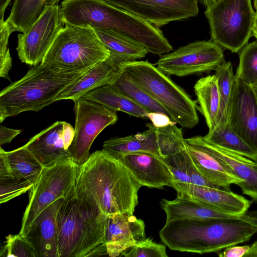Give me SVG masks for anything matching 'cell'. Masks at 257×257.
<instances>
[{"mask_svg": "<svg viewBox=\"0 0 257 257\" xmlns=\"http://www.w3.org/2000/svg\"><path fill=\"white\" fill-rule=\"evenodd\" d=\"M186 149L201 174L210 182L229 190L231 184L238 185L243 181L212 151L203 137L185 139Z\"/></svg>", "mask_w": 257, "mask_h": 257, "instance_id": "14", "label": "cell"}, {"mask_svg": "<svg viewBox=\"0 0 257 257\" xmlns=\"http://www.w3.org/2000/svg\"><path fill=\"white\" fill-rule=\"evenodd\" d=\"M122 70L160 103L176 123L188 128L198 123L196 102L153 64L148 61H128L123 64Z\"/></svg>", "mask_w": 257, "mask_h": 257, "instance_id": "5", "label": "cell"}, {"mask_svg": "<svg viewBox=\"0 0 257 257\" xmlns=\"http://www.w3.org/2000/svg\"><path fill=\"white\" fill-rule=\"evenodd\" d=\"M115 158L124 164L142 186L158 189L172 187V174L161 157L150 153L138 152Z\"/></svg>", "mask_w": 257, "mask_h": 257, "instance_id": "16", "label": "cell"}, {"mask_svg": "<svg viewBox=\"0 0 257 257\" xmlns=\"http://www.w3.org/2000/svg\"><path fill=\"white\" fill-rule=\"evenodd\" d=\"M54 2L56 3V4H57V3L60 1V0H53Z\"/></svg>", "mask_w": 257, "mask_h": 257, "instance_id": "50", "label": "cell"}, {"mask_svg": "<svg viewBox=\"0 0 257 257\" xmlns=\"http://www.w3.org/2000/svg\"><path fill=\"white\" fill-rule=\"evenodd\" d=\"M146 238L144 221L133 214L107 216L104 244L108 256H121L124 251Z\"/></svg>", "mask_w": 257, "mask_h": 257, "instance_id": "15", "label": "cell"}, {"mask_svg": "<svg viewBox=\"0 0 257 257\" xmlns=\"http://www.w3.org/2000/svg\"><path fill=\"white\" fill-rule=\"evenodd\" d=\"M63 136L66 147L69 149L75 136V129L69 123L65 121L63 130Z\"/></svg>", "mask_w": 257, "mask_h": 257, "instance_id": "43", "label": "cell"}, {"mask_svg": "<svg viewBox=\"0 0 257 257\" xmlns=\"http://www.w3.org/2000/svg\"><path fill=\"white\" fill-rule=\"evenodd\" d=\"M209 143L257 161V152L239 137L227 123L216 126L203 137Z\"/></svg>", "mask_w": 257, "mask_h": 257, "instance_id": "29", "label": "cell"}, {"mask_svg": "<svg viewBox=\"0 0 257 257\" xmlns=\"http://www.w3.org/2000/svg\"><path fill=\"white\" fill-rule=\"evenodd\" d=\"M5 154L15 178L33 184L37 181L44 167L25 145Z\"/></svg>", "mask_w": 257, "mask_h": 257, "instance_id": "28", "label": "cell"}, {"mask_svg": "<svg viewBox=\"0 0 257 257\" xmlns=\"http://www.w3.org/2000/svg\"><path fill=\"white\" fill-rule=\"evenodd\" d=\"M14 178L10 169L5 151L2 147L0 149V180Z\"/></svg>", "mask_w": 257, "mask_h": 257, "instance_id": "42", "label": "cell"}, {"mask_svg": "<svg viewBox=\"0 0 257 257\" xmlns=\"http://www.w3.org/2000/svg\"><path fill=\"white\" fill-rule=\"evenodd\" d=\"M73 101L75 136L69 150L71 158L80 165L88 159L96 138L107 126L115 123L118 116L116 112L82 97Z\"/></svg>", "mask_w": 257, "mask_h": 257, "instance_id": "9", "label": "cell"}, {"mask_svg": "<svg viewBox=\"0 0 257 257\" xmlns=\"http://www.w3.org/2000/svg\"><path fill=\"white\" fill-rule=\"evenodd\" d=\"M55 4L53 0H15L5 22L13 32L26 33L46 7Z\"/></svg>", "mask_w": 257, "mask_h": 257, "instance_id": "27", "label": "cell"}, {"mask_svg": "<svg viewBox=\"0 0 257 257\" xmlns=\"http://www.w3.org/2000/svg\"><path fill=\"white\" fill-rule=\"evenodd\" d=\"M125 257H168L166 246L149 238L131 246L121 255Z\"/></svg>", "mask_w": 257, "mask_h": 257, "instance_id": "36", "label": "cell"}, {"mask_svg": "<svg viewBox=\"0 0 257 257\" xmlns=\"http://www.w3.org/2000/svg\"><path fill=\"white\" fill-rule=\"evenodd\" d=\"M34 184L15 178L0 180V203H6L30 190Z\"/></svg>", "mask_w": 257, "mask_h": 257, "instance_id": "38", "label": "cell"}, {"mask_svg": "<svg viewBox=\"0 0 257 257\" xmlns=\"http://www.w3.org/2000/svg\"><path fill=\"white\" fill-rule=\"evenodd\" d=\"M178 194L194 199L221 211L239 216L249 208L251 202L243 196L224 188L173 182Z\"/></svg>", "mask_w": 257, "mask_h": 257, "instance_id": "17", "label": "cell"}, {"mask_svg": "<svg viewBox=\"0 0 257 257\" xmlns=\"http://www.w3.org/2000/svg\"><path fill=\"white\" fill-rule=\"evenodd\" d=\"M141 187L124 164L103 149L79 165L75 191L108 216L134 214Z\"/></svg>", "mask_w": 257, "mask_h": 257, "instance_id": "1", "label": "cell"}, {"mask_svg": "<svg viewBox=\"0 0 257 257\" xmlns=\"http://www.w3.org/2000/svg\"><path fill=\"white\" fill-rule=\"evenodd\" d=\"M189 156V153L186 149L163 159L172 174L173 182L190 184L188 175Z\"/></svg>", "mask_w": 257, "mask_h": 257, "instance_id": "35", "label": "cell"}, {"mask_svg": "<svg viewBox=\"0 0 257 257\" xmlns=\"http://www.w3.org/2000/svg\"><path fill=\"white\" fill-rule=\"evenodd\" d=\"M257 233V210L231 218L166 221L159 231L171 250L203 254L248 241Z\"/></svg>", "mask_w": 257, "mask_h": 257, "instance_id": "2", "label": "cell"}, {"mask_svg": "<svg viewBox=\"0 0 257 257\" xmlns=\"http://www.w3.org/2000/svg\"><path fill=\"white\" fill-rule=\"evenodd\" d=\"M199 109L204 116L209 130L216 125L220 106V96L215 75H207L197 81L194 86Z\"/></svg>", "mask_w": 257, "mask_h": 257, "instance_id": "25", "label": "cell"}, {"mask_svg": "<svg viewBox=\"0 0 257 257\" xmlns=\"http://www.w3.org/2000/svg\"><path fill=\"white\" fill-rule=\"evenodd\" d=\"M146 125L148 129L142 133L108 139L103 143V149L114 157L138 152L150 153L161 157L155 126L150 123H147Z\"/></svg>", "mask_w": 257, "mask_h": 257, "instance_id": "23", "label": "cell"}, {"mask_svg": "<svg viewBox=\"0 0 257 257\" xmlns=\"http://www.w3.org/2000/svg\"><path fill=\"white\" fill-rule=\"evenodd\" d=\"M64 25L60 6H47L29 31L18 35L16 50L20 60L32 66L41 63Z\"/></svg>", "mask_w": 257, "mask_h": 257, "instance_id": "11", "label": "cell"}, {"mask_svg": "<svg viewBox=\"0 0 257 257\" xmlns=\"http://www.w3.org/2000/svg\"><path fill=\"white\" fill-rule=\"evenodd\" d=\"M227 123L257 152V96L252 86L236 77L228 105Z\"/></svg>", "mask_w": 257, "mask_h": 257, "instance_id": "13", "label": "cell"}, {"mask_svg": "<svg viewBox=\"0 0 257 257\" xmlns=\"http://www.w3.org/2000/svg\"><path fill=\"white\" fill-rule=\"evenodd\" d=\"M126 62L121 58L110 54L107 59L94 66L64 89L56 97V101L64 99L74 101L96 88L110 84Z\"/></svg>", "mask_w": 257, "mask_h": 257, "instance_id": "18", "label": "cell"}, {"mask_svg": "<svg viewBox=\"0 0 257 257\" xmlns=\"http://www.w3.org/2000/svg\"><path fill=\"white\" fill-rule=\"evenodd\" d=\"M214 71L220 96V110L215 126H224L227 123V107L236 76L229 61L219 64Z\"/></svg>", "mask_w": 257, "mask_h": 257, "instance_id": "31", "label": "cell"}, {"mask_svg": "<svg viewBox=\"0 0 257 257\" xmlns=\"http://www.w3.org/2000/svg\"><path fill=\"white\" fill-rule=\"evenodd\" d=\"M166 215V221L179 219H209L237 217L209 206L194 199L178 194L174 200L163 199L160 202Z\"/></svg>", "mask_w": 257, "mask_h": 257, "instance_id": "21", "label": "cell"}, {"mask_svg": "<svg viewBox=\"0 0 257 257\" xmlns=\"http://www.w3.org/2000/svg\"><path fill=\"white\" fill-rule=\"evenodd\" d=\"M155 127L158 136L160 156L163 159L186 149L182 129L178 128L176 123Z\"/></svg>", "mask_w": 257, "mask_h": 257, "instance_id": "32", "label": "cell"}, {"mask_svg": "<svg viewBox=\"0 0 257 257\" xmlns=\"http://www.w3.org/2000/svg\"><path fill=\"white\" fill-rule=\"evenodd\" d=\"M94 31L110 55L128 62L143 58L148 53L141 44L123 33L108 29H95Z\"/></svg>", "mask_w": 257, "mask_h": 257, "instance_id": "26", "label": "cell"}, {"mask_svg": "<svg viewBox=\"0 0 257 257\" xmlns=\"http://www.w3.org/2000/svg\"><path fill=\"white\" fill-rule=\"evenodd\" d=\"M235 76L251 86L257 84V40L247 43L239 51Z\"/></svg>", "mask_w": 257, "mask_h": 257, "instance_id": "33", "label": "cell"}, {"mask_svg": "<svg viewBox=\"0 0 257 257\" xmlns=\"http://www.w3.org/2000/svg\"><path fill=\"white\" fill-rule=\"evenodd\" d=\"M203 4L206 6V8L213 4L216 0H202Z\"/></svg>", "mask_w": 257, "mask_h": 257, "instance_id": "45", "label": "cell"}, {"mask_svg": "<svg viewBox=\"0 0 257 257\" xmlns=\"http://www.w3.org/2000/svg\"><path fill=\"white\" fill-rule=\"evenodd\" d=\"M63 198L54 201L43 210L26 235L33 243L38 257H58L57 215Z\"/></svg>", "mask_w": 257, "mask_h": 257, "instance_id": "19", "label": "cell"}, {"mask_svg": "<svg viewBox=\"0 0 257 257\" xmlns=\"http://www.w3.org/2000/svg\"><path fill=\"white\" fill-rule=\"evenodd\" d=\"M252 36H254L256 40H257V28L254 27L252 31Z\"/></svg>", "mask_w": 257, "mask_h": 257, "instance_id": "46", "label": "cell"}, {"mask_svg": "<svg viewBox=\"0 0 257 257\" xmlns=\"http://www.w3.org/2000/svg\"><path fill=\"white\" fill-rule=\"evenodd\" d=\"M109 56L94 29L65 25L41 63L57 72L85 71Z\"/></svg>", "mask_w": 257, "mask_h": 257, "instance_id": "6", "label": "cell"}, {"mask_svg": "<svg viewBox=\"0 0 257 257\" xmlns=\"http://www.w3.org/2000/svg\"><path fill=\"white\" fill-rule=\"evenodd\" d=\"M209 145L213 153L243 181L238 185L242 193L257 201V161L210 143Z\"/></svg>", "mask_w": 257, "mask_h": 257, "instance_id": "22", "label": "cell"}, {"mask_svg": "<svg viewBox=\"0 0 257 257\" xmlns=\"http://www.w3.org/2000/svg\"><path fill=\"white\" fill-rule=\"evenodd\" d=\"M254 27L257 28V15H256L255 22H254Z\"/></svg>", "mask_w": 257, "mask_h": 257, "instance_id": "49", "label": "cell"}, {"mask_svg": "<svg viewBox=\"0 0 257 257\" xmlns=\"http://www.w3.org/2000/svg\"><path fill=\"white\" fill-rule=\"evenodd\" d=\"M4 16H1L0 22V76L10 80L9 73L12 67V59L8 46L9 37L14 32L4 21Z\"/></svg>", "mask_w": 257, "mask_h": 257, "instance_id": "37", "label": "cell"}, {"mask_svg": "<svg viewBox=\"0 0 257 257\" xmlns=\"http://www.w3.org/2000/svg\"><path fill=\"white\" fill-rule=\"evenodd\" d=\"M225 61L220 46L212 40L201 41L161 56L156 64L166 74L183 77L209 72Z\"/></svg>", "mask_w": 257, "mask_h": 257, "instance_id": "10", "label": "cell"}, {"mask_svg": "<svg viewBox=\"0 0 257 257\" xmlns=\"http://www.w3.org/2000/svg\"><path fill=\"white\" fill-rule=\"evenodd\" d=\"M1 256L38 257L33 243L20 234L6 236L5 245L2 247Z\"/></svg>", "mask_w": 257, "mask_h": 257, "instance_id": "34", "label": "cell"}, {"mask_svg": "<svg viewBox=\"0 0 257 257\" xmlns=\"http://www.w3.org/2000/svg\"><path fill=\"white\" fill-rule=\"evenodd\" d=\"M147 117L151 120L152 123L157 127L176 123L168 115L161 112H149Z\"/></svg>", "mask_w": 257, "mask_h": 257, "instance_id": "39", "label": "cell"}, {"mask_svg": "<svg viewBox=\"0 0 257 257\" xmlns=\"http://www.w3.org/2000/svg\"><path fill=\"white\" fill-rule=\"evenodd\" d=\"M64 122V121L54 122L33 137L25 144L44 167L71 158L63 136Z\"/></svg>", "mask_w": 257, "mask_h": 257, "instance_id": "20", "label": "cell"}, {"mask_svg": "<svg viewBox=\"0 0 257 257\" xmlns=\"http://www.w3.org/2000/svg\"><path fill=\"white\" fill-rule=\"evenodd\" d=\"M21 133L20 130L12 129L1 125L0 126V145L10 143L16 136Z\"/></svg>", "mask_w": 257, "mask_h": 257, "instance_id": "41", "label": "cell"}, {"mask_svg": "<svg viewBox=\"0 0 257 257\" xmlns=\"http://www.w3.org/2000/svg\"><path fill=\"white\" fill-rule=\"evenodd\" d=\"M159 28L198 14V0H104Z\"/></svg>", "mask_w": 257, "mask_h": 257, "instance_id": "12", "label": "cell"}, {"mask_svg": "<svg viewBox=\"0 0 257 257\" xmlns=\"http://www.w3.org/2000/svg\"><path fill=\"white\" fill-rule=\"evenodd\" d=\"M244 256H257V241L251 246Z\"/></svg>", "mask_w": 257, "mask_h": 257, "instance_id": "44", "label": "cell"}, {"mask_svg": "<svg viewBox=\"0 0 257 257\" xmlns=\"http://www.w3.org/2000/svg\"><path fill=\"white\" fill-rule=\"evenodd\" d=\"M205 15L212 41L232 53L239 52L252 36L256 13L251 0H216Z\"/></svg>", "mask_w": 257, "mask_h": 257, "instance_id": "7", "label": "cell"}, {"mask_svg": "<svg viewBox=\"0 0 257 257\" xmlns=\"http://www.w3.org/2000/svg\"><path fill=\"white\" fill-rule=\"evenodd\" d=\"M87 71L60 72L43 63L33 66L24 77L1 90L0 122L23 112L41 110Z\"/></svg>", "mask_w": 257, "mask_h": 257, "instance_id": "4", "label": "cell"}, {"mask_svg": "<svg viewBox=\"0 0 257 257\" xmlns=\"http://www.w3.org/2000/svg\"><path fill=\"white\" fill-rule=\"evenodd\" d=\"M79 166L72 158H68L44 167L30 190L29 201L24 213L19 234L26 236L43 210L75 189Z\"/></svg>", "mask_w": 257, "mask_h": 257, "instance_id": "8", "label": "cell"}, {"mask_svg": "<svg viewBox=\"0 0 257 257\" xmlns=\"http://www.w3.org/2000/svg\"><path fill=\"white\" fill-rule=\"evenodd\" d=\"M253 6L256 15H257V0H254Z\"/></svg>", "mask_w": 257, "mask_h": 257, "instance_id": "47", "label": "cell"}, {"mask_svg": "<svg viewBox=\"0 0 257 257\" xmlns=\"http://www.w3.org/2000/svg\"><path fill=\"white\" fill-rule=\"evenodd\" d=\"M82 97L102 104L115 112H124L137 117H147L149 112L111 84L96 88Z\"/></svg>", "mask_w": 257, "mask_h": 257, "instance_id": "24", "label": "cell"}, {"mask_svg": "<svg viewBox=\"0 0 257 257\" xmlns=\"http://www.w3.org/2000/svg\"><path fill=\"white\" fill-rule=\"evenodd\" d=\"M106 218L96 206L79 197L75 188L63 199L57 212L58 257L107 255Z\"/></svg>", "mask_w": 257, "mask_h": 257, "instance_id": "3", "label": "cell"}, {"mask_svg": "<svg viewBox=\"0 0 257 257\" xmlns=\"http://www.w3.org/2000/svg\"><path fill=\"white\" fill-rule=\"evenodd\" d=\"M250 246L232 245L225 248L222 252L218 253L219 256L221 257H242L244 256L248 252Z\"/></svg>", "mask_w": 257, "mask_h": 257, "instance_id": "40", "label": "cell"}, {"mask_svg": "<svg viewBox=\"0 0 257 257\" xmlns=\"http://www.w3.org/2000/svg\"><path fill=\"white\" fill-rule=\"evenodd\" d=\"M252 87L254 91H255V94H256V96H257V84L252 85Z\"/></svg>", "mask_w": 257, "mask_h": 257, "instance_id": "48", "label": "cell"}, {"mask_svg": "<svg viewBox=\"0 0 257 257\" xmlns=\"http://www.w3.org/2000/svg\"><path fill=\"white\" fill-rule=\"evenodd\" d=\"M149 112H161L170 117L167 110L121 70L110 84Z\"/></svg>", "mask_w": 257, "mask_h": 257, "instance_id": "30", "label": "cell"}]
</instances>
